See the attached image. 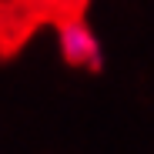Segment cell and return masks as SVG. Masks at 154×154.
<instances>
[{
	"instance_id": "6da1fadb",
	"label": "cell",
	"mask_w": 154,
	"mask_h": 154,
	"mask_svg": "<svg viewBox=\"0 0 154 154\" xmlns=\"http://www.w3.org/2000/svg\"><path fill=\"white\" fill-rule=\"evenodd\" d=\"M57 47L70 67H87V70L100 67V40L81 14H67L57 23Z\"/></svg>"
},
{
	"instance_id": "7a4b0ae2",
	"label": "cell",
	"mask_w": 154,
	"mask_h": 154,
	"mask_svg": "<svg viewBox=\"0 0 154 154\" xmlns=\"http://www.w3.org/2000/svg\"><path fill=\"white\" fill-rule=\"evenodd\" d=\"M57 4H64V7H81L84 0H57Z\"/></svg>"
}]
</instances>
